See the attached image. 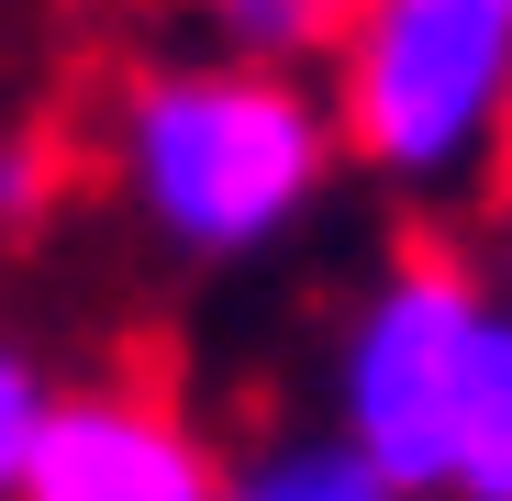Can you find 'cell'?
<instances>
[{
  "mask_svg": "<svg viewBox=\"0 0 512 501\" xmlns=\"http://www.w3.org/2000/svg\"><path fill=\"white\" fill-rule=\"evenodd\" d=\"M234 457L167 390H67L23 501H223Z\"/></svg>",
  "mask_w": 512,
  "mask_h": 501,
  "instance_id": "4",
  "label": "cell"
},
{
  "mask_svg": "<svg viewBox=\"0 0 512 501\" xmlns=\"http://www.w3.org/2000/svg\"><path fill=\"white\" fill-rule=\"evenodd\" d=\"M490 290L468 257L446 245H412L390 257L346 334H334V435H346L401 501H446V468H457V401H468V368H479V334H490Z\"/></svg>",
  "mask_w": 512,
  "mask_h": 501,
  "instance_id": "3",
  "label": "cell"
},
{
  "mask_svg": "<svg viewBox=\"0 0 512 501\" xmlns=\"http://www.w3.org/2000/svg\"><path fill=\"white\" fill-rule=\"evenodd\" d=\"M334 167H346L334 90L268 56H179L134 78L112 112V179L134 223L201 268L268 257L279 234H301Z\"/></svg>",
  "mask_w": 512,
  "mask_h": 501,
  "instance_id": "1",
  "label": "cell"
},
{
  "mask_svg": "<svg viewBox=\"0 0 512 501\" xmlns=\"http://www.w3.org/2000/svg\"><path fill=\"white\" fill-rule=\"evenodd\" d=\"M446 501H512V301H501L490 334H479V368H468V401H457Z\"/></svg>",
  "mask_w": 512,
  "mask_h": 501,
  "instance_id": "5",
  "label": "cell"
},
{
  "mask_svg": "<svg viewBox=\"0 0 512 501\" xmlns=\"http://www.w3.org/2000/svg\"><path fill=\"white\" fill-rule=\"evenodd\" d=\"M56 379H45V357L23 346L12 323H0V501H23V479H34V446H45V424H56Z\"/></svg>",
  "mask_w": 512,
  "mask_h": 501,
  "instance_id": "8",
  "label": "cell"
},
{
  "mask_svg": "<svg viewBox=\"0 0 512 501\" xmlns=\"http://www.w3.org/2000/svg\"><path fill=\"white\" fill-rule=\"evenodd\" d=\"M323 90L368 179L412 201L479 190L512 145V0H357Z\"/></svg>",
  "mask_w": 512,
  "mask_h": 501,
  "instance_id": "2",
  "label": "cell"
},
{
  "mask_svg": "<svg viewBox=\"0 0 512 501\" xmlns=\"http://www.w3.org/2000/svg\"><path fill=\"white\" fill-rule=\"evenodd\" d=\"M223 501H401L346 435H279V446H256L234 457V490Z\"/></svg>",
  "mask_w": 512,
  "mask_h": 501,
  "instance_id": "6",
  "label": "cell"
},
{
  "mask_svg": "<svg viewBox=\"0 0 512 501\" xmlns=\"http://www.w3.org/2000/svg\"><path fill=\"white\" fill-rule=\"evenodd\" d=\"M223 56H268V67H301V56H334L357 0H201Z\"/></svg>",
  "mask_w": 512,
  "mask_h": 501,
  "instance_id": "7",
  "label": "cell"
},
{
  "mask_svg": "<svg viewBox=\"0 0 512 501\" xmlns=\"http://www.w3.org/2000/svg\"><path fill=\"white\" fill-rule=\"evenodd\" d=\"M34 201H45V156L34 145H0V223H23Z\"/></svg>",
  "mask_w": 512,
  "mask_h": 501,
  "instance_id": "9",
  "label": "cell"
}]
</instances>
